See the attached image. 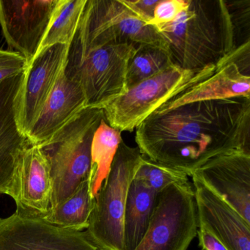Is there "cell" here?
<instances>
[{"label": "cell", "instance_id": "1", "mask_svg": "<svg viewBox=\"0 0 250 250\" xmlns=\"http://www.w3.org/2000/svg\"><path fill=\"white\" fill-rule=\"evenodd\" d=\"M135 140L149 160L191 176L216 156L250 153V99L200 101L152 114L136 128Z\"/></svg>", "mask_w": 250, "mask_h": 250}, {"label": "cell", "instance_id": "2", "mask_svg": "<svg viewBox=\"0 0 250 250\" xmlns=\"http://www.w3.org/2000/svg\"><path fill=\"white\" fill-rule=\"evenodd\" d=\"M156 27L172 64L187 71L216 65L236 47L232 14L224 0H188L175 21Z\"/></svg>", "mask_w": 250, "mask_h": 250}, {"label": "cell", "instance_id": "3", "mask_svg": "<svg viewBox=\"0 0 250 250\" xmlns=\"http://www.w3.org/2000/svg\"><path fill=\"white\" fill-rule=\"evenodd\" d=\"M135 51L132 45L91 43L76 33L65 72L81 86L87 107L103 109L126 92L127 67Z\"/></svg>", "mask_w": 250, "mask_h": 250}, {"label": "cell", "instance_id": "4", "mask_svg": "<svg viewBox=\"0 0 250 250\" xmlns=\"http://www.w3.org/2000/svg\"><path fill=\"white\" fill-rule=\"evenodd\" d=\"M104 118L103 109L86 107L50 140L39 146L50 163V210L63 203L88 178L93 136Z\"/></svg>", "mask_w": 250, "mask_h": 250}, {"label": "cell", "instance_id": "5", "mask_svg": "<svg viewBox=\"0 0 250 250\" xmlns=\"http://www.w3.org/2000/svg\"><path fill=\"white\" fill-rule=\"evenodd\" d=\"M142 159L138 147L121 141L109 174L95 197L85 231L99 250H125L124 213L127 195Z\"/></svg>", "mask_w": 250, "mask_h": 250}, {"label": "cell", "instance_id": "6", "mask_svg": "<svg viewBox=\"0 0 250 250\" xmlns=\"http://www.w3.org/2000/svg\"><path fill=\"white\" fill-rule=\"evenodd\" d=\"M216 65L198 71L171 65L160 74L130 87L103 109L106 123L123 132H132L161 106L183 90L210 77Z\"/></svg>", "mask_w": 250, "mask_h": 250}, {"label": "cell", "instance_id": "7", "mask_svg": "<svg viewBox=\"0 0 250 250\" xmlns=\"http://www.w3.org/2000/svg\"><path fill=\"white\" fill-rule=\"evenodd\" d=\"M197 230L191 184H174L158 194L147 231L134 250H187Z\"/></svg>", "mask_w": 250, "mask_h": 250}, {"label": "cell", "instance_id": "8", "mask_svg": "<svg viewBox=\"0 0 250 250\" xmlns=\"http://www.w3.org/2000/svg\"><path fill=\"white\" fill-rule=\"evenodd\" d=\"M77 34L100 44L167 45L154 26L139 17L124 0H87Z\"/></svg>", "mask_w": 250, "mask_h": 250}, {"label": "cell", "instance_id": "9", "mask_svg": "<svg viewBox=\"0 0 250 250\" xmlns=\"http://www.w3.org/2000/svg\"><path fill=\"white\" fill-rule=\"evenodd\" d=\"M60 0H0V27L10 51L29 64L40 47Z\"/></svg>", "mask_w": 250, "mask_h": 250}, {"label": "cell", "instance_id": "10", "mask_svg": "<svg viewBox=\"0 0 250 250\" xmlns=\"http://www.w3.org/2000/svg\"><path fill=\"white\" fill-rule=\"evenodd\" d=\"M71 44H56L42 51L28 65L17 97L19 128L28 137L47 102L61 71L66 66Z\"/></svg>", "mask_w": 250, "mask_h": 250}, {"label": "cell", "instance_id": "11", "mask_svg": "<svg viewBox=\"0 0 250 250\" xmlns=\"http://www.w3.org/2000/svg\"><path fill=\"white\" fill-rule=\"evenodd\" d=\"M0 250H99L85 232L17 213L0 218Z\"/></svg>", "mask_w": 250, "mask_h": 250}, {"label": "cell", "instance_id": "12", "mask_svg": "<svg viewBox=\"0 0 250 250\" xmlns=\"http://www.w3.org/2000/svg\"><path fill=\"white\" fill-rule=\"evenodd\" d=\"M8 195L15 201V213L20 216L44 218L50 211L52 195L50 163L39 146L30 145L23 150Z\"/></svg>", "mask_w": 250, "mask_h": 250}, {"label": "cell", "instance_id": "13", "mask_svg": "<svg viewBox=\"0 0 250 250\" xmlns=\"http://www.w3.org/2000/svg\"><path fill=\"white\" fill-rule=\"evenodd\" d=\"M192 175L203 181L250 224V153L235 151L216 156Z\"/></svg>", "mask_w": 250, "mask_h": 250}, {"label": "cell", "instance_id": "14", "mask_svg": "<svg viewBox=\"0 0 250 250\" xmlns=\"http://www.w3.org/2000/svg\"><path fill=\"white\" fill-rule=\"evenodd\" d=\"M198 228L229 250H250V224L203 181L192 175Z\"/></svg>", "mask_w": 250, "mask_h": 250}, {"label": "cell", "instance_id": "15", "mask_svg": "<svg viewBox=\"0 0 250 250\" xmlns=\"http://www.w3.org/2000/svg\"><path fill=\"white\" fill-rule=\"evenodd\" d=\"M25 71L0 83V194H8L19 159L31 145L19 128L16 117L17 97Z\"/></svg>", "mask_w": 250, "mask_h": 250}, {"label": "cell", "instance_id": "16", "mask_svg": "<svg viewBox=\"0 0 250 250\" xmlns=\"http://www.w3.org/2000/svg\"><path fill=\"white\" fill-rule=\"evenodd\" d=\"M235 97L250 99V76L235 63L231 51L210 77L175 95L153 113H163L191 102Z\"/></svg>", "mask_w": 250, "mask_h": 250}, {"label": "cell", "instance_id": "17", "mask_svg": "<svg viewBox=\"0 0 250 250\" xmlns=\"http://www.w3.org/2000/svg\"><path fill=\"white\" fill-rule=\"evenodd\" d=\"M65 67L61 71L40 117L27 137L33 146L44 144L87 107L81 86L66 77Z\"/></svg>", "mask_w": 250, "mask_h": 250}, {"label": "cell", "instance_id": "18", "mask_svg": "<svg viewBox=\"0 0 250 250\" xmlns=\"http://www.w3.org/2000/svg\"><path fill=\"white\" fill-rule=\"evenodd\" d=\"M158 194L134 178L128 188L124 213L125 250H134L148 228Z\"/></svg>", "mask_w": 250, "mask_h": 250}, {"label": "cell", "instance_id": "19", "mask_svg": "<svg viewBox=\"0 0 250 250\" xmlns=\"http://www.w3.org/2000/svg\"><path fill=\"white\" fill-rule=\"evenodd\" d=\"M122 140L121 131L112 128L105 118L102 120L91 145V166L88 181L93 198L97 195L109 174Z\"/></svg>", "mask_w": 250, "mask_h": 250}, {"label": "cell", "instance_id": "20", "mask_svg": "<svg viewBox=\"0 0 250 250\" xmlns=\"http://www.w3.org/2000/svg\"><path fill=\"white\" fill-rule=\"evenodd\" d=\"M94 204L95 198L92 197L87 178L68 198L43 219L61 228L83 231L88 228Z\"/></svg>", "mask_w": 250, "mask_h": 250}, {"label": "cell", "instance_id": "21", "mask_svg": "<svg viewBox=\"0 0 250 250\" xmlns=\"http://www.w3.org/2000/svg\"><path fill=\"white\" fill-rule=\"evenodd\" d=\"M86 3L87 0H60L36 55L54 45L71 44Z\"/></svg>", "mask_w": 250, "mask_h": 250}, {"label": "cell", "instance_id": "22", "mask_svg": "<svg viewBox=\"0 0 250 250\" xmlns=\"http://www.w3.org/2000/svg\"><path fill=\"white\" fill-rule=\"evenodd\" d=\"M172 65L167 46L146 44L138 46L127 67V90L160 74Z\"/></svg>", "mask_w": 250, "mask_h": 250}, {"label": "cell", "instance_id": "23", "mask_svg": "<svg viewBox=\"0 0 250 250\" xmlns=\"http://www.w3.org/2000/svg\"><path fill=\"white\" fill-rule=\"evenodd\" d=\"M134 178L143 181L157 194L174 184L185 185L189 184L187 174L152 162L143 156Z\"/></svg>", "mask_w": 250, "mask_h": 250}, {"label": "cell", "instance_id": "24", "mask_svg": "<svg viewBox=\"0 0 250 250\" xmlns=\"http://www.w3.org/2000/svg\"><path fill=\"white\" fill-rule=\"evenodd\" d=\"M188 4V0H159L150 25L156 27L172 22L187 9Z\"/></svg>", "mask_w": 250, "mask_h": 250}, {"label": "cell", "instance_id": "25", "mask_svg": "<svg viewBox=\"0 0 250 250\" xmlns=\"http://www.w3.org/2000/svg\"><path fill=\"white\" fill-rule=\"evenodd\" d=\"M27 68L28 62L22 55L0 49V83L24 72Z\"/></svg>", "mask_w": 250, "mask_h": 250}, {"label": "cell", "instance_id": "26", "mask_svg": "<svg viewBox=\"0 0 250 250\" xmlns=\"http://www.w3.org/2000/svg\"><path fill=\"white\" fill-rule=\"evenodd\" d=\"M126 5L138 16L150 24L159 0H124Z\"/></svg>", "mask_w": 250, "mask_h": 250}, {"label": "cell", "instance_id": "27", "mask_svg": "<svg viewBox=\"0 0 250 250\" xmlns=\"http://www.w3.org/2000/svg\"><path fill=\"white\" fill-rule=\"evenodd\" d=\"M197 235L202 250H229L223 243L203 228H198Z\"/></svg>", "mask_w": 250, "mask_h": 250}]
</instances>
